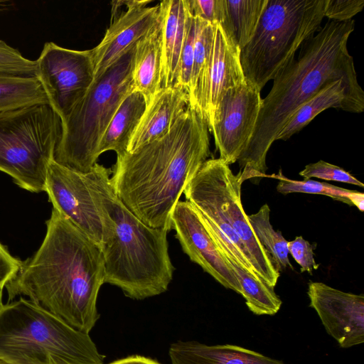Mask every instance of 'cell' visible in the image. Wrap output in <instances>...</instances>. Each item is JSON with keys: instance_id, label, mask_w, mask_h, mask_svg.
Returning a JSON list of instances; mask_svg holds the SVG:
<instances>
[{"instance_id": "6da1fadb", "label": "cell", "mask_w": 364, "mask_h": 364, "mask_svg": "<svg viewBox=\"0 0 364 364\" xmlns=\"http://www.w3.org/2000/svg\"><path fill=\"white\" fill-rule=\"evenodd\" d=\"M35 255L22 262L5 286L8 302L27 296L73 328L90 333L100 318L97 300L105 283L101 247L56 209Z\"/></svg>"}, {"instance_id": "7a4b0ae2", "label": "cell", "mask_w": 364, "mask_h": 364, "mask_svg": "<svg viewBox=\"0 0 364 364\" xmlns=\"http://www.w3.org/2000/svg\"><path fill=\"white\" fill-rule=\"evenodd\" d=\"M354 28L353 19L328 20L273 80L270 91L262 99L252 136L237 160L242 183L267 176V155L281 129L301 105L332 82L343 80L355 112H363L364 92L348 50Z\"/></svg>"}, {"instance_id": "3957f363", "label": "cell", "mask_w": 364, "mask_h": 364, "mask_svg": "<svg viewBox=\"0 0 364 364\" xmlns=\"http://www.w3.org/2000/svg\"><path fill=\"white\" fill-rule=\"evenodd\" d=\"M208 131L188 106L167 134L117 156L110 178L114 191L148 226L172 229L175 206L210 156Z\"/></svg>"}, {"instance_id": "277c9868", "label": "cell", "mask_w": 364, "mask_h": 364, "mask_svg": "<svg viewBox=\"0 0 364 364\" xmlns=\"http://www.w3.org/2000/svg\"><path fill=\"white\" fill-rule=\"evenodd\" d=\"M112 170L96 163L86 173L90 191L108 215L110 232L101 249L105 283L136 300L167 291L174 267L168 253V230L153 228L138 218L115 194Z\"/></svg>"}, {"instance_id": "5b68a950", "label": "cell", "mask_w": 364, "mask_h": 364, "mask_svg": "<svg viewBox=\"0 0 364 364\" xmlns=\"http://www.w3.org/2000/svg\"><path fill=\"white\" fill-rule=\"evenodd\" d=\"M89 333L23 297L0 309V358L11 364H104Z\"/></svg>"}, {"instance_id": "8992f818", "label": "cell", "mask_w": 364, "mask_h": 364, "mask_svg": "<svg viewBox=\"0 0 364 364\" xmlns=\"http://www.w3.org/2000/svg\"><path fill=\"white\" fill-rule=\"evenodd\" d=\"M136 45L95 78L84 97L61 122V134L53 156L56 163L83 173L90 172L97 163L103 134L121 103L134 90Z\"/></svg>"}, {"instance_id": "52a82bcc", "label": "cell", "mask_w": 364, "mask_h": 364, "mask_svg": "<svg viewBox=\"0 0 364 364\" xmlns=\"http://www.w3.org/2000/svg\"><path fill=\"white\" fill-rule=\"evenodd\" d=\"M326 0H267L255 31L240 50L245 80L259 91L321 28Z\"/></svg>"}, {"instance_id": "ba28073f", "label": "cell", "mask_w": 364, "mask_h": 364, "mask_svg": "<svg viewBox=\"0 0 364 364\" xmlns=\"http://www.w3.org/2000/svg\"><path fill=\"white\" fill-rule=\"evenodd\" d=\"M242 182L220 159H208L186 186V200L205 223L217 230L240 250L257 277L274 287L280 276L272 258L257 239L241 201Z\"/></svg>"}, {"instance_id": "9c48e42d", "label": "cell", "mask_w": 364, "mask_h": 364, "mask_svg": "<svg viewBox=\"0 0 364 364\" xmlns=\"http://www.w3.org/2000/svg\"><path fill=\"white\" fill-rule=\"evenodd\" d=\"M61 130V119L50 105L0 112V171L21 188L45 191Z\"/></svg>"}, {"instance_id": "30bf717a", "label": "cell", "mask_w": 364, "mask_h": 364, "mask_svg": "<svg viewBox=\"0 0 364 364\" xmlns=\"http://www.w3.org/2000/svg\"><path fill=\"white\" fill-rule=\"evenodd\" d=\"M36 63V76L49 105L62 122L84 97L95 80L91 50H71L48 42L44 44Z\"/></svg>"}, {"instance_id": "8fae6325", "label": "cell", "mask_w": 364, "mask_h": 364, "mask_svg": "<svg viewBox=\"0 0 364 364\" xmlns=\"http://www.w3.org/2000/svg\"><path fill=\"white\" fill-rule=\"evenodd\" d=\"M45 191L53 208L102 247L110 232L109 218L90 191L86 173L53 160L48 168Z\"/></svg>"}, {"instance_id": "7c38bea8", "label": "cell", "mask_w": 364, "mask_h": 364, "mask_svg": "<svg viewBox=\"0 0 364 364\" xmlns=\"http://www.w3.org/2000/svg\"><path fill=\"white\" fill-rule=\"evenodd\" d=\"M260 91L245 81L223 95L208 126L220 157L228 165L237 161L254 132L260 111Z\"/></svg>"}, {"instance_id": "4fadbf2b", "label": "cell", "mask_w": 364, "mask_h": 364, "mask_svg": "<svg viewBox=\"0 0 364 364\" xmlns=\"http://www.w3.org/2000/svg\"><path fill=\"white\" fill-rule=\"evenodd\" d=\"M245 81L240 49L219 23L213 24V37L208 63L189 106L210 125L225 92Z\"/></svg>"}, {"instance_id": "5bb4252c", "label": "cell", "mask_w": 364, "mask_h": 364, "mask_svg": "<svg viewBox=\"0 0 364 364\" xmlns=\"http://www.w3.org/2000/svg\"><path fill=\"white\" fill-rule=\"evenodd\" d=\"M307 294L309 306L341 348L364 342L363 294L344 292L320 282H310Z\"/></svg>"}, {"instance_id": "9a60e30c", "label": "cell", "mask_w": 364, "mask_h": 364, "mask_svg": "<svg viewBox=\"0 0 364 364\" xmlns=\"http://www.w3.org/2000/svg\"><path fill=\"white\" fill-rule=\"evenodd\" d=\"M172 229L182 250L218 282L240 294L241 289L225 257L206 230L197 209L188 201H178L171 215Z\"/></svg>"}, {"instance_id": "2e32d148", "label": "cell", "mask_w": 364, "mask_h": 364, "mask_svg": "<svg viewBox=\"0 0 364 364\" xmlns=\"http://www.w3.org/2000/svg\"><path fill=\"white\" fill-rule=\"evenodd\" d=\"M159 5L127 11L111 21L101 42L91 49L95 78L146 36L158 23Z\"/></svg>"}, {"instance_id": "e0dca14e", "label": "cell", "mask_w": 364, "mask_h": 364, "mask_svg": "<svg viewBox=\"0 0 364 364\" xmlns=\"http://www.w3.org/2000/svg\"><path fill=\"white\" fill-rule=\"evenodd\" d=\"M188 106V94L182 88L178 86L160 88L147 104L127 151H132L167 134Z\"/></svg>"}, {"instance_id": "ac0fdd59", "label": "cell", "mask_w": 364, "mask_h": 364, "mask_svg": "<svg viewBox=\"0 0 364 364\" xmlns=\"http://www.w3.org/2000/svg\"><path fill=\"white\" fill-rule=\"evenodd\" d=\"M161 27V88L176 86L180 55L190 13L188 0L159 3Z\"/></svg>"}, {"instance_id": "d6986e66", "label": "cell", "mask_w": 364, "mask_h": 364, "mask_svg": "<svg viewBox=\"0 0 364 364\" xmlns=\"http://www.w3.org/2000/svg\"><path fill=\"white\" fill-rule=\"evenodd\" d=\"M168 355L172 364H285L239 346L206 345L194 341L173 343Z\"/></svg>"}, {"instance_id": "ffe728a7", "label": "cell", "mask_w": 364, "mask_h": 364, "mask_svg": "<svg viewBox=\"0 0 364 364\" xmlns=\"http://www.w3.org/2000/svg\"><path fill=\"white\" fill-rule=\"evenodd\" d=\"M161 27L156 26L137 42L133 68L134 90L141 93L146 105L161 88Z\"/></svg>"}, {"instance_id": "44dd1931", "label": "cell", "mask_w": 364, "mask_h": 364, "mask_svg": "<svg viewBox=\"0 0 364 364\" xmlns=\"http://www.w3.org/2000/svg\"><path fill=\"white\" fill-rule=\"evenodd\" d=\"M146 107L141 93L134 90L119 105L103 134L98 147V155L113 151L117 156L127 151L132 136Z\"/></svg>"}, {"instance_id": "7402d4cb", "label": "cell", "mask_w": 364, "mask_h": 364, "mask_svg": "<svg viewBox=\"0 0 364 364\" xmlns=\"http://www.w3.org/2000/svg\"><path fill=\"white\" fill-rule=\"evenodd\" d=\"M328 108L355 113L346 85L341 80L332 82L301 105L281 129L276 141L289 139Z\"/></svg>"}, {"instance_id": "603a6c76", "label": "cell", "mask_w": 364, "mask_h": 364, "mask_svg": "<svg viewBox=\"0 0 364 364\" xmlns=\"http://www.w3.org/2000/svg\"><path fill=\"white\" fill-rule=\"evenodd\" d=\"M36 105H49L36 77L0 74V112Z\"/></svg>"}, {"instance_id": "cb8c5ba5", "label": "cell", "mask_w": 364, "mask_h": 364, "mask_svg": "<svg viewBox=\"0 0 364 364\" xmlns=\"http://www.w3.org/2000/svg\"><path fill=\"white\" fill-rule=\"evenodd\" d=\"M225 258L239 282L240 294L245 299L249 310L258 316L276 314L279 311L282 301L274 288L244 269L233 259L225 257Z\"/></svg>"}, {"instance_id": "d4e9b609", "label": "cell", "mask_w": 364, "mask_h": 364, "mask_svg": "<svg viewBox=\"0 0 364 364\" xmlns=\"http://www.w3.org/2000/svg\"><path fill=\"white\" fill-rule=\"evenodd\" d=\"M267 0H226L225 32L241 50L252 37Z\"/></svg>"}, {"instance_id": "484cf974", "label": "cell", "mask_w": 364, "mask_h": 364, "mask_svg": "<svg viewBox=\"0 0 364 364\" xmlns=\"http://www.w3.org/2000/svg\"><path fill=\"white\" fill-rule=\"evenodd\" d=\"M270 209L267 203L253 214L248 215L250 226L259 243L269 255L278 272L287 267L293 269L289 259L288 241L280 231L274 230L269 220Z\"/></svg>"}, {"instance_id": "4316f807", "label": "cell", "mask_w": 364, "mask_h": 364, "mask_svg": "<svg viewBox=\"0 0 364 364\" xmlns=\"http://www.w3.org/2000/svg\"><path fill=\"white\" fill-rule=\"evenodd\" d=\"M279 179L278 192L283 194L304 193L324 195L349 205H355L360 211L364 210V194L362 192L348 190L325 182L311 179L296 181L284 176L280 170L277 175H272Z\"/></svg>"}, {"instance_id": "83f0119b", "label": "cell", "mask_w": 364, "mask_h": 364, "mask_svg": "<svg viewBox=\"0 0 364 364\" xmlns=\"http://www.w3.org/2000/svg\"><path fill=\"white\" fill-rule=\"evenodd\" d=\"M194 18L196 36L191 85L188 94L189 102L194 95L208 63L213 37V24L198 18Z\"/></svg>"}, {"instance_id": "f1b7e54d", "label": "cell", "mask_w": 364, "mask_h": 364, "mask_svg": "<svg viewBox=\"0 0 364 364\" xmlns=\"http://www.w3.org/2000/svg\"><path fill=\"white\" fill-rule=\"evenodd\" d=\"M36 60L26 58L0 39V74L36 77Z\"/></svg>"}, {"instance_id": "f546056e", "label": "cell", "mask_w": 364, "mask_h": 364, "mask_svg": "<svg viewBox=\"0 0 364 364\" xmlns=\"http://www.w3.org/2000/svg\"><path fill=\"white\" fill-rule=\"evenodd\" d=\"M195 36L196 19L190 12L186 23L184 43L180 55L176 82V86L184 90L187 94H188L191 85Z\"/></svg>"}, {"instance_id": "4dcf8cb0", "label": "cell", "mask_w": 364, "mask_h": 364, "mask_svg": "<svg viewBox=\"0 0 364 364\" xmlns=\"http://www.w3.org/2000/svg\"><path fill=\"white\" fill-rule=\"evenodd\" d=\"M299 175L304 177V179L317 178L323 180L350 183L361 188L364 187L363 183L352 176L349 172L338 166L322 160L306 165L305 168L299 172Z\"/></svg>"}, {"instance_id": "1f68e13d", "label": "cell", "mask_w": 364, "mask_h": 364, "mask_svg": "<svg viewBox=\"0 0 364 364\" xmlns=\"http://www.w3.org/2000/svg\"><path fill=\"white\" fill-rule=\"evenodd\" d=\"M191 14L212 24L223 26L227 21L226 0H188Z\"/></svg>"}, {"instance_id": "d6a6232c", "label": "cell", "mask_w": 364, "mask_h": 364, "mask_svg": "<svg viewBox=\"0 0 364 364\" xmlns=\"http://www.w3.org/2000/svg\"><path fill=\"white\" fill-rule=\"evenodd\" d=\"M363 0H326L324 17L329 21H347L360 12Z\"/></svg>"}, {"instance_id": "836d02e7", "label": "cell", "mask_w": 364, "mask_h": 364, "mask_svg": "<svg viewBox=\"0 0 364 364\" xmlns=\"http://www.w3.org/2000/svg\"><path fill=\"white\" fill-rule=\"evenodd\" d=\"M289 253L300 266L301 272H307L311 274L313 270L318 268L314 259V247L302 236L296 237L294 240L288 242Z\"/></svg>"}, {"instance_id": "e575fe53", "label": "cell", "mask_w": 364, "mask_h": 364, "mask_svg": "<svg viewBox=\"0 0 364 364\" xmlns=\"http://www.w3.org/2000/svg\"><path fill=\"white\" fill-rule=\"evenodd\" d=\"M22 262L11 255L0 242V288H4L18 272Z\"/></svg>"}, {"instance_id": "d590c367", "label": "cell", "mask_w": 364, "mask_h": 364, "mask_svg": "<svg viewBox=\"0 0 364 364\" xmlns=\"http://www.w3.org/2000/svg\"><path fill=\"white\" fill-rule=\"evenodd\" d=\"M108 364H161L158 361L141 355H130L116 360Z\"/></svg>"}, {"instance_id": "8d00e7d4", "label": "cell", "mask_w": 364, "mask_h": 364, "mask_svg": "<svg viewBox=\"0 0 364 364\" xmlns=\"http://www.w3.org/2000/svg\"><path fill=\"white\" fill-rule=\"evenodd\" d=\"M3 289L4 288H0V309L3 306Z\"/></svg>"}, {"instance_id": "74e56055", "label": "cell", "mask_w": 364, "mask_h": 364, "mask_svg": "<svg viewBox=\"0 0 364 364\" xmlns=\"http://www.w3.org/2000/svg\"><path fill=\"white\" fill-rule=\"evenodd\" d=\"M53 364H72L64 360H58Z\"/></svg>"}, {"instance_id": "f35d334b", "label": "cell", "mask_w": 364, "mask_h": 364, "mask_svg": "<svg viewBox=\"0 0 364 364\" xmlns=\"http://www.w3.org/2000/svg\"><path fill=\"white\" fill-rule=\"evenodd\" d=\"M0 364H11L2 358H0Z\"/></svg>"}]
</instances>
